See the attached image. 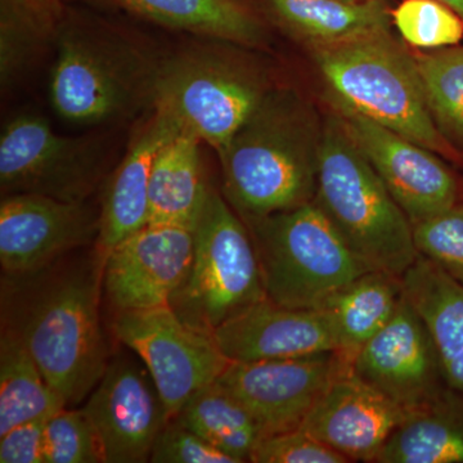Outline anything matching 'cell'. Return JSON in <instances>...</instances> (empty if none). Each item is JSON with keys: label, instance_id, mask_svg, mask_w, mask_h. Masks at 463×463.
Masks as SVG:
<instances>
[{"label": "cell", "instance_id": "obj_1", "mask_svg": "<svg viewBox=\"0 0 463 463\" xmlns=\"http://www.w3.org/2000/svg\"><path fill=\"white\" fill-rule=\"evenodd\" d=\"M323 124L298 91L269 90L219 152L225 200L243 222L315 200Z\"/></svg>", "mask_w": 463, "mask_h": 463}, {"label": "cell", "instance_id": "obj_2", "mask_svg": "<svg viewBox=\"0 0 463 463\" xmlns=\"http://www.w3.org/2000/svg\"><path fill=\"white\" fill-rule=\"evenodd\" d=\"M313 57L335 109L370 118L439 156L459 160L432 118L416 58L392 33L313 47Z\"/></svg>", "mask_w": 463, "mask_h": 463}, {"label": "cell", "instance_id": "obj_3", "mask_svg": "<svg viewBox=\"0 0 463 463\" xmlns=\"http://www.w3.org/2000/svg\"><path fill=\"white\" fill-rule=\"evenodd\" d=\"M313 203L371 269L403 277L419 258L412 223L337 114L323 123Z\"/></svg>", "mask_w": 463, "mask_h": 463}, {"label": "cell", "instance_id": "obj_4", "mask_svg": "<svg viewBox=\"0 0 463 463\" xmlns=\"http://www.w3.org/2000/svg\"><path fill=\"white\" fill-rule=\"evenodd\" d=\"M265 295L279 306L322 309L356 277L373 270L315 203L245 222Z\"/></svg>", "mask_w": 463, "mask_h": 463}, {"label": "cell", "instance_id": "obj_5", "mask_svg": "<svg viewBox=\"0 0 463 463\" xmlns=\"http://www.w3.org/2000/svg\"><path fill=\"white\" fill-rule=\"evenodd\" d=\"M102 270L65 273L33 298L18 337L52 389L67 407L93 392L109 367L100 328L99 285Z\"/></svg>", "mask_w": 463, "mask_h": 463}, {"label": "cell", "instance_id": "obj_6", "mask_svg": "<svg viewBox=\"0 0 463 463\" xmlns=\"http://www.w3.org/2000/svg\"><path fill=\"white\" fill-rule=\"evenodd\" d=\"M158 63L112 33L66 26L57 38L52 105L75 124H100L154 102Z\"/></svg>", "mask_w": 463, "mask_h": 463}, {"label": "cell", "instance_id": "obj_7", "mask_svg": "<svg viewBox=\"0 0 463 463\" xmlns=\"http://www.w3.org/2000/svg\"><path fill=\"white\" fill-rule=\"evenodd\" d=\"M269 88L245 58L219 48H197L158 62L152 108L223 151Z\"/></svg>", "mask_w": 463, "mask_h": 463}, {"label": "cell", "instance_id": "obj_8", "mask_svg": "<svg viewBox=\"0 0 463 463\" xmlns=\"http://www.w3.org/2000/svg\"><path fill=\"white\" fill-rule=\"evenodd\" d=\"M194 234L190 274L170 307L187 325L213 334L267 295L248 225L212 187Z\"/></svg>", "mask_w": 463, "mask_h": 463}, {"label": "cell", "instance_id": "obj_9", "mask_svg": "<svg viewBox=\"0 0 463 463\" xmlns=\"http://www.w3.org/2000/svg\"><path fill=\"white\" fill-rule=\"evenodd\" d=\"M112 330L147 367L169 420L231 364L213 334L187 325L170 306L116 312Z\"/></svg>", "mask_w": 463, "mask_h": 463}, {"label": "cell", "instance_id": "obj_10", "mask_svg": "<svg viewBox=\"0 0 463 463\" xmlns=\"http://www.w3.org/2000/svg\"><path fill=\"white\" fill-rule=\"evenodd\" d=\"M102 176L99 149L88 139L54 133L38 115L12 118L0 136L3 196L41 194L85 203Z\"/></svg>", "mask_w": 463, "mask_h": 463}, {"label": "cell", "instance_id": "obj_11", "mask_svg": "<svg viewBox=\"0 0 463 463\" xmlns=\"http://www.w3.org/2000/svg\"><path fill=\"white\" fill-rule=\"evenodd\" d=\"M350 367L336 352L319 353L231 362L216 381L239 399L265 438L300 428L332 381Z\"/></svg>", "mask_w": 463, "mask_h": 463}, {"label": "cell", "instance_id": "obj_12", "mask_svg": "<svg viewBox=\"0 0 463 463\" xmlns=\"http://www.w3.org/2000/svg\"><path fill=\"white\" fill-rule=\"evenodd\" d=\"M336 114L412 225L462 201L461 182L431 149L354 112Z\"/></svg>", "mask_w": 463, "mask_h": 463}, {"label": "cell", "instance_id": "obj_13", "mask_svg": "<svg viewBox=\"0 0 463 463\" xmlns=\"http://www.w3.org/2000/svg\"><path fill=\"white\" fill-rule=\"evenodd\" d=\"M194 230L147 224L118 242L102 261V282L116 312L170 306L190 274Z\"/></svg>", "mask_w": 463, "mask_h": 463}, {"label": "cell", "instance_id": "obj_14", "mask_svg": "<svg viewBox=\"0 0 463 463\" xmlns=\"http://www.w3.org/2000/svg\"><path fill=\"white\" fill-rule=\"evenodd\" d=\"M352 371L408 412L448 385L431 332L404 292L390 321L356 353Z\"/></svg>", "mask_w": 463, "mask_h": 463}, {"label": "cell", "instance_id": "obj_15", "mask_svg": "<svg viewBox=\"0 0 463 463\" xmlns=\"http://www.w3.org/2000/svg\"><path fill=\"white\" fill-rule=\"evenodd\" d=\"M83 410L105 463L149 462L157 435L170 421L155 383L124 359L109 364Z\"/></svg>", "mask_w": 463, "mask_h": 463}, {"label": "cell", "instance_id": "obj_16", "mask_svg": "<svg viewBox=\"0 0 463 463\" xmlns=\"http://www.w3.org/2000/svg\"><path fill=\"white\" fill-rule=\"evenodd\" d=\"M99 215L85 203L41 194H11L0 203V263L12 273L47 267L99 237Z\"/></svg>", "mask_w": 463, "mask_h": 463}, {"label": "cell", "instance_id": "obj_17", "mask_svg": "<svg viewBox=\"0 0 463 463\" xmlns=\"http://www.w3.org/2000/svg\"><path fill=\"white\" fill-rule=\"evenodd\" d=\"M408 413L350 367L332 381L300 428L350 462H374Z\"/></svg>", "mask_w": 463, "mask_h": 463}, {"label": "cell", "instance_id": "obj_18", "mask_svg": "<svg viewBox=\"0 0 463 463\" xmlns=\"http://www.w3.org/2000/svg\"><path fill=\"white\" fill-rule=\"evenodd\" d=\"M213 336L231 362L337 352L336 332L326 310L282 307L268 298L222 323Z\"/></svg>", "mask_w": 463, "mask_h": 463}, {"label": "cell", "instance_id": "obj_19", "mask_svg": "<svg viewBox=\"0 0 463 463\" xmlns=\"http://www.w3.org/2000/svg\"><path fill=\"white\" fill-rule=\"evenodd\" d=\"M181 132L172 118L154 109L134 137L103 194L97 237L100 264L118 242L148 224L152 165L158 151Z\"/></svg>", "mask_w": 463, "mask_h": 463}, {"label": "cell", "instance_id": "obj_20", "mask_svg": "<svg viewBox=\"0 0 463 463\" xmlns=\"http://www.w3.org/2000/svg\"><path fill=\"white\" fill-rule=\"evenodd\" d=\"M274 20L313 47L340 44L390 33L386 0H267Z\"/></svg>", "mask_w": 463, "mask_h": 463}, {"label": "cell", "instance_id": "obj_21", "mask_svg": "<svg viewBox=\"0 0 463 463\" xmlns=\"http://www.w3.org/2000/svg\"><path fill=\"white\" fill-rule=\"evenodd\" d=\"M201 143L194 134L181 132L158 151L149 178L148 224L194 230L210 190Z\"/></svg>", "mask_w": 463, "mask_h": 463}, {"label": "cell", "instance_id": "obj_22", "mask_svg": "<svg viewBox=\"0 0 463 463\" xmlns=\"http://www.w3.org/2000/svg\"><path fill=\"white\" fill-rule=\"evenodd\" d=\"M402 283L431 332L448 385L463 392V286L421 255Z\"/></svg>", "mask_w": 463, "mask_h": 463}, {"label": "cell", "instance_id": "obj_23", "mask_svg": "<svg viewBox=\"0 0 463 463\" xmlns=\"http://www.w3.org/2000/svg\"><path fill=\"white\" fill-rule=\"evenodd\" d=\"M374 463H463V392L447 385L411 411Z\"/></svg>", "mask_w": 463, "mask_h": 463}, {"label": "cell", "instance_id": "obj_24", "mask_svg": "<svg viewBox=\"0 0 463 463\" xmlns=\"http://www.w3.org/2000/svg\"><path fill=\"white\" fill-rule=\"evenodd\" d=\"M403 298L402 277L368 270L322 307L337 337V354L352 364L356 353L390 321Z\"/></svg>", "mask_w": 463, "mask_h": 463}, {"label": "cell", "instance_id": "obj_25", "mask_svg": "<svg viewBox=\"0 0 463 463\" xmlns=\"http://www.w3.org/2000/svg\"><path fill=\"white\" fill-rule=\"evenodd\" d=\"M121 7L149 21L207 36L231 44L252 45L264 41L257 14L243 0H115Z\"/></svg>", "mask_w": 463, "mask_h": 463}, {"label": "cell", "instance_id": "obj_26", "mask_svg": "<svg viewBox=\"0 0 463 463\" xmlns=\"http://www.w3.org/2000/svg\"><path fill=\"white\" fill-rule=\"evenodd\" d=\"M173 420L187 426L236 463L250 462L263 438L249 411L218 381L194 392Z\"/></svg>", "mask_w": 463, "mask_h": 463}, {"label": "cell", "instance_id": "obj_27", "mask_svg": "<svg viewBox=\"0 0 463 463\" xmlns=\"http://www.w3.org/2000/svg\"><path fill=\"white\" fill-rule=\"evenodd\" d=\"M67 407L51 388L16 332L0 339V435L38 417Z\"/></svg>", "mask_w": 463, "mask_h": 463}, {"label": "cell", "instance_id": "obj_28", "mask_svg": "<svg viewBox=\"0 0 463 463\" xmlns=\"http://www.w3.org/2000/svg\"><path fill=\"white\" fill-rule=\"evenodd\" d=\"M43 0H0V83L7 90L41 53L51 35Z\"/></svg>", "mask_w": 463, "mask_h": 463}, {"label": "cell", "instance_id": "obj_29", "mask_svg": "<svg viewBox=\"0 0 463 463\" xmlns=\"http://www.w3.org/2000/svg\"><path fill=\"white\" fill-rule=\"evenodd\" d=\"M414 58L435 123L463 146V44Z\"/></svg>", "mask_w": 463, "mask_h": 463}, {"label": "cell", "instance_id": "obj_30", "mask_svg": "<svg viewBox=\"0 0 463 463\" xmlns=\"http://www.w3.org/2000/svg\"><path fill=\"white\" fill-rule=\"evenodd\" d=\"M392 21L405 42L422 50H443L463 41V18L440 0H403Z\"/></svg>", "mask_w": 463, "mask_h": 463}, {"label": "cell", "instance_id": "obj_31", "mask_svg": "<svg viewBox=\"0 0 463 463\" xmlns=\"http://www.w3.org/2000/svg\"><path fill=\"white\" fill-rule=\"evenodd\" d=\"M44 463H105L99 435L83 408L63 407L51 414L44 430Z\"/></svg>", "mask_w": 463, "mask_h": 463}, {"label": "cell", "instance_id": "obj_32", "mask_svg": "<svg viewBox=\"0 0 463 463\" xmlns=\"http://www.w3.org/2000/svg\"><path fill=\"white\" fill-rule=\"evenodd\" d=\"M417 252L463 286V200L413 224Z\"/></svg>", "mask_w": 463, "mask_h": 463}, {"label": "cell", "instance_id": "obj_33", "mask_svg": "<svg viewBox=\"0 0 463 463\" xmlns=\"http://www.w3.org/2000/svg\"><path fill=\"white\" fill-rule=\"evenodd\" d=\"M250 462L349 463V459L309 432L298 428L260 439Z\"/></svg>", "mask_w": 463, "mask_h": 463}, {"label": "cell", "instance_id": "obj_34", "mask_svg": "<svg viewBox=\"0 0 463 463\" xmlns=\"http://www.w3.org/2000/svg\"><path fill=\"white\" fill-rule=\"evenodd\" d=\"M152 463H236L176 420H170L152 448Z\"/></svg>", "mask_w": 463, "mask_h": 463}, {"label": "cell", "instance_id": "obj_35", "mask_svg": "<svg viewBox=\"0 0 463 463\" xmlns=\"http://www.w3.org/2000/svg\"><path fill=\"white\" fill-rule=\"evenodd\" d=\"M50 416L38 417L0 435V462L44 463V430Z\"/></svg>", "mask_w": 463, "mask_h": 463}, {"label": "cell", "instance_id": "obj_36", "mask_svg": "<svg viewBox=\"0 0 463 463\" xmlns=\"http://www.w3.org/2000/svg\"><path fill=\"white\" fill-rule=\"evenodd\" d=\"M440 2L446 3L450 8L455 9L457 14L463 18V0H440Z\"/></svg>", "mask_w": 463, "mask_h": 463}, {"label": "cell", "instance_id": "obj_37", "mask_svg": "<svg viewBox=\"0 0 463 463\" xmlns=\"http://www.w3.org/2000/svg\"><path fill=\"white\" fill-rule=\"evenodd\" d=\"M43 2L48 3V5H51V0H43Z\"/></svg>", "mask_w": 463, "mask_h": 463}, {"label": "cell", "instance_id": "obj_38", "mask_svg": "<svg viewBox=\"0 0 463 463\" xmlns=\"http://www.w3.org/2000/svg\"><path fill=\"white\" fill-rule=\"evenodd\" d=\"M352 2H365V0H352Z\"/></svg>", "mask_w": 463, "mask_h": 463}]
</instances>
